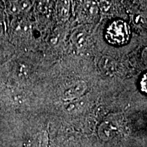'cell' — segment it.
Listing matches in <instances>:
<instances>
[{"label": "cell", "instance_id": "1", "mask_svg": "<svg viewBox=\"0 0 147 147\" xmlns=\"http://www.w3.org/2000/svg\"><path fill=\"white\" fill-rule=\"evenodd\" d=\"M129 27L125 21L117 20L108 25L106 32V39L110 44L121 46L129 41Z\"/></svg>", "mask_w": 147, "mask_h": 147}, {"label": "cell", "instance_id": "2", "mask_svg": "<svg viewBox=\"0 0 147 147\" xmlns=\"http://www.w3.org/2000/svg\"><path fill=\"white\" fill-rule=\"evenodd\" d=\"M87 88V84L83 80L77 81L64 92L63 100L65 102H70L80 98L85 93Z\"/></svg>", "mask_w": 147, "mask_h": 147}, {"label": "cell", "instance_id": "3", "mask_svg": "<svg viewBox=\"0 0 147 147\" xmlns=\"http://www.w3.org/2000/svg\"><path fill=\"white\" fill-rule=\"evenodd\" d=\"M87 100L86 97H80L76 100L70 101L64 105L63 109L67 113L74 114L82 111L87 106Z\"/></svg>", "mask_w": 147, "mask_h": 147}, {"label": "cell", "instance_id": "4", "mask_svg": "<svg viewBox=\"0 0 147 147\" xmlns=\"http://www.w3.org/2000/svg\"><path fill=\"white\" fill-rule=\"evenodd\" d=\"M98 65L100 71L106 75L113 74L117 68L116 61L109 56H103L100 59Z\"/></svg>", "mask_w": 147, "mask_h": 147}, {"label": "cell", "instance_id": "5", "mask_svg": "<svg viewBox=\"0 0 147 147\" xmlns=\"http://www.w3.org/2000/svg\"><path fill=\"white\" fill-rule=\"evenodd\" d=\"M117 128L110 122H104L99 129V135L103 140H108L115 136Z\"/></svg>", "mask_w": 147, "mask_h": 147}, {"label": "cell", "instance_id": "6", "mask_svg": "<svg viewBox=\"0 0 147 147\" xmlns=\"http://www.w3.org/2000/svg\"><path fill=\"white\" fill-rule=\"evenodd\" d=\"M70 2L69 1H59L57 4V12L61 21L65 22L69 18Z\"/></svg>", "mask_w": 147, "mask_h": 147}, {"label": "cell", "instance_id": "7", "mask_svg": "<svg viewBox=\"0 0 147 147\" xmlns=\"http://www.w3.org/2000/svg\"><path fill=\"white\" fill-rule=\"evenodd\" d=\"M87 33L82 27H80L73 33L71 36V41L73 44L78 48L83 47L87 41Z\"/></svg>", "mask_w": 147, "mask_h": 147}, {"label": "cell", "instance_id": "8", "mask_svg": "<svg viewBox=\"0 0 147 147\" xmlns=\"http://www.w3.org/2000/svg\"><path fill=\"white\" fill-rule=\"evenodd\" d=\"M82 8H83L84 14L90 17L96 16L99 11V6L96 1H84L82 3Z\"/></svg>", "mask_w": 147, "mask_h": 147}, {"label": "cell", "instance_id": "9", "mask_svg": "<svg viewBox=\"0 0 147 147\" xmlns=\"http://www.w3.org/2000/svg\"><path fill=\"white\" fill-rule=\"evenodd\" d=\"M15 2L19 12L20 11H23V12L27 11L32 5V3L29 1H15Z\"/></svg>", "mask_w": 147, "mask_h": 147}, {"label": "cell", "instance_id": "10", "mask_svg": "<svg viewBox=\"0 0 147 147\" xmlns=\"http://www.w3.org/2000/svg\"><path fill=\"white\" fill-rule=\"evenodd\" d=\"M49 1H42L38 4V9L42 13H46L49 10Z\"/></svg>", "mask_w": 147, "mask_h": 147}, {"label": "cell", "instance_id": "11", "mask_svg": "<svg viewBox=\"0 0 147 147\" xmlns=\"http://www.w3.org/2000/svg\"><path fill=\"white\" fill-rule=\"evenodd\" d=\"M97 4H98L99 8H100L102 12H107L111 6V2L107 1H101L97 3Z\"/></svg>", "mask_w": 147, "mask_h": 147}, {"label": "cell", "instance_id": "12", "mask_svg": "<svg viewBox=\"0 0 147 147\" xmlns=\"http://www.w3.org/2000/svg\"><path fill=\"white\" fill-rule=\"evenodd\" d=\"M147 78H146V74H144V76H142V79H141L140 82V87L141 91H142L143 93H146L147 92Z\"/></svg>", "mask_w": 147, "mask_h": 147}]
</instances>
